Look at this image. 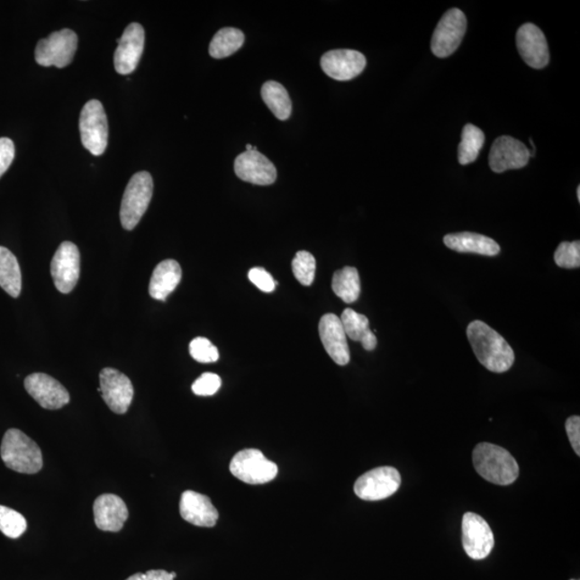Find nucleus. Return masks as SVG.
I'll use <instances>...</instances> for the list:
<instances>
[{"label": "nucleus", "instance_id": "obj_3", "mask_svg": "<svg viewBox=\"0 0 580 580\" xmlns=\"http://www.w3.org/2000/svg\"><path fill=\"white\" fill-rule=\"evenodd\" d=\"M0 455L5 466L14 472L36 474L43 466L41 449L19 429H9L5 433Z\"/></svg>", "mask_w": 580, "mask_h": 580}, {"label": "nucleus", "instance_id": "obj_36", "mask_svg": "<svg viewBox=\"0 0 580 580\" xmlns=\"http://www.w3.org/2000/svg\"><path fill=\"white\" fill-rule=\"evenodd\" d=\"M15 149L9 138H0V177L9 169L14 159Z\"/></svg>", "mask_w": 580, "mask_h": 580}, {"label": "nucleus", "instance_id": "obj_30", "mask_svg": "<svg viewBox=\"0 0 580 580\" xmlns=\"http://www.w3.org/2000/svg\"><path fill=\"white\" fill-rule=\"evenodd\" d=\"M340 320H341L347 337L353 340L355 342H360V340L365 336V333L367 331H370V322L367 320V317L357 313L353 309L344 310Z\"/></svg>", "mask_w": 580, "mask_h": 580}, {"label": "nucleus", "instance_id": "obj_18", "mask_svg": "<svg viewBox=\"0 0 580 580\" xmlns=\"http://www.w3.org/2000/svg\"><path fill=\"white\" fill-rule=\"evenodd\" d=\"M518 51L526 64L534 69H542L549 63L548 41L537 25L527 23L517 32Z\"/></svg>", "mask_w": 580, "mask_h": 580}, {"label": "nucleus", "instance_id": "obj_23", "mask_svg": "<svg viewBox=\"0 0 580 580\" xmlns=\"http://www.w3.org/2000/svg\"><path fill=\"white\" fill-rule=\"evenodd\" d=\"M182 269L174 259L161 261L150 277L149 293L155 300L166 301L180 284Z\"/></svg>", "mask_w": 580, "mask_h": 580}, {"label": "nucleus", "instance_id": "obj_7", "mask_svg": "<svg viewBox=\"0 0 580 580\" xmlns=\"http://www.w3.org/2000/svg\"><path fill=\"white\" fill-rule=\"evenodd\" d=\"M77 48V33L71 30H61L38 42L35 59L41 66L65 68L74 60Z\"/></svg>", "mask_w": 580, "mask_h": 580}, {"label": "nucleus", "instance_id": "obj_1", "mask_svg": "<svg viewBox=\"0 0 580 580\" xmlns=\"http://www.w3.org/2000/svg\"><path fill=\"white\" fill-rule=\"evenodd\" d=\"M467 336L474 354L487 370L494 373L509 371L515 361L514 350L494 329L482 321L467 326Z\"/></svg>", "mask_w": 580, "mask_h": 580}, {"label": "nucleus", "instance_id": "obj_26", "mask_svg": "<svg viewBox=\"0 0 580 580\" xmlns=\"http://www.w3.org/2000/svg\"><path fill=\"white\" fill-rule=\"evenodd\" d=\"M334 294L345 304H354L361 293V283L358 270L354 267H344L334 273L332 277Z\"/></svg>", "mask_w": 580, "mask_h": 580}, {"label": "nucleus", "instance_id": "obj_20", "mask_svg": "<svg viewBox=\"0 0 580 580\" xmlns=\"http://www.w3.org/2000/svg\"><path fill=\"white\" fill-rule=\"evenodd\" d=\"M95 523L98 529L105 532H119L128 520L125 502L115 494L99 495L94 502Z\"/></svg>", "mask_w": 580, "mask_h": 580}, {"label": "nucleus", "instance_id": "obj_19", "mask_svg": "<svg viewBox=\"0 0 580 580\" xmlns=\"http://www.w3.org/2000/svg\"><path fill=\"white\" fill-rule=\"evenodd\" d=\"M319 331L322 343L328 355L337 365L347 366L350 360V353L348 337L340 317L331 313L323 315Z\"/></svg>", "mask_w": 580, "mask_h": 580}, {"label": "nucleus", "instance_id": "obj_2", "mask_svg": "<svg viewBox=\"0 0 580 580\" xmlns=\"http://www.w3.org/2000/svg\"><path fill=\"white\" fill-rule=\"evenodd\" d=\"M472 458L479 476L500 486L514 483L520 476V467L514 457L498 445L478 444L473 450Z\"/></svg>", "mask_w": 580, "mask_h": 580}, {"label": "nucleus", "instance_id": "obj_35", "mask_svg": "<svg viewBox=\"0 0 580 580\" xmlns=\"http://www.w3.org/2000/svg\"><path fill=\"white\" fill-rule=\"evenodd\" d=\"M249 281L258 286L261 292L272 293L276 289L277 283L273 280L269 272H267L264 267H253L249 272Z\"/></svg>", "mask_w": 580, "mask_h": 580}, {"label": "nucleus", "instance_id": "obj_15", "mask_svg": "<svg viewBox=\"0 0 580 580\" xmlns=\"http://www.w3.org/2000/svg\"><path fill=\"white\" fill-rule=\"evenodd\" d=\"M145 33L140 24L131 23L122 33L114 53L117 74L130 75L135 71L144 50Z\"/></svg>", "mask_w": 580, "mask_h": 580}, {"label": "nucleus", "instance_id": "obj_10", "mask_svg": "<svg viewBox=\"0 0 580 580\" xmlns=\"http://www.w3.org/2000/svg\"><path fill=\"white\" fill-rule=\"evenodd\" d=\"M100 394L115 414H126L132 403L133 390L130 378L113 367H104L99 375Z\"/></svg>", "mask_w": 580, "mask_h": 580}, {"label": "nucleus", "instance_id": "obj_11", "mask_svg": "<svg viewBox=\"0 0 580 580\" xmlns=\"http://www.w3.org/2000/svg\"><path fill=\"white\" fill-rule=\"evenodd\" d=\"M81 271V258L77 245L65 241L59 245L51 262L55 287L61 294H69L77 286Z\"/></svg>", "mask_w": 580, "mask_h": 580}, {"label": "nucleus", "instance_id": "obj_24", "mask_svg": "<svg viewBox=\"0 0 580 580\" xmlns=\"http://www.w3.org/2000/svg\"><path fill=\"white\" fill-rule=\"evenodd\" d=\"M0 287L13 298L22 292V273L18 259L8 249L0 247Z\"/></svg>", "mask_w": 580, "mask_h": 580}, {"label": "nucleus", "instance_id": "obj_6", "mask_svg": "<svg viewBox=\"0 0 580 580\" xmlns=\"http://www.w3.org/2000/svg\"><path fill=\"white\" fill-rule=\"evenodd\" d=\"M230 470L239 481L249 485L269 483L278 472L275 462L267 460L260 450L255 449H243L234 455Z\"/></svg>", "mask_w": 580, "mask_h": 580}, {"label": "nucleus", "instance_id": "obj_37", "mask_svg": "<svg viewBox=\"0 0 580 580\" xmlns=\"http://www.w3.org/2000/svg\"><path fill=\"white\" fill-rule=\"evenodd\" d=\"M566 429L574 451L577 456H580V417L572 416L567 418Z\"/></svg>", "mask_w": 580, "mask_h": 580}, {"label": "nucleus", "instance_id": "obj_17", "mask_svg": "<svg viewBox=\"0 0 580 580\" xmlns=\"http://www.w3.org/2000/svg\"><path fill=\"white\" fill-rule=\"evenodd\" d=\"M234 172L240 180L260 186H271L277 176L275 165L258 150L240 154L234 160Z\"/></svg>", "mask_w": 580, "mask_h": 580}, {"label": "nucleus", "instance_id": "obj_8", "mask_svg": "<svg viewBox=\"0 0 580 580\" xmlns=\"http://www.w3.org/2000/svg\"><path fill=\"white\" fill-rule=\"evenodd\" d=\"M467 31V18L459 9H450L440 19L431 41V50L435 57H450L459 48Z\"/></svg>", "mask_w": 580, "mask_h": 580}, {"label": "nucleus", "instance_id": "obj_31", "mask_svg": "<svg viewBox=\"0 0 580 580\" xmlns=\"http://www.w3.org/2000/svg\"><path fill=\"white\" fill-rule=\"evenodd\" d=\"M294 276L304 286L312 285L314 282L316 272V260L314 256L305 250H300L293 260Z\"/></svg>", "mask_w": 580, "mask_h": 580}, {"label": "nucleus", "instance_id": "obj_9", "mask_svg": "<svg viewBox=\"0 0 580 580\" xmlns=\"http://www.w3.org/2000/svg\"><path fill=\"white\" fill-rule=\"evenodd\" d=\"M401 485V476L393 467L373 468L357 479L355 494L365 501H379L389 498Z\"/></svg>", "mask_w": 580, "mask_h": 580}, {"label": "nucleus", "instance_id": "obj_21", "mask_svg": "<svg viewBox=\"0 0 580 580\" xmlns=\"http://www.w3.org/2000/svg\"><path fill=\"white\" fill-rule=\"evenodd\" d=\"M180 512L184 521L197 527L212 528L219 520V512L208 496L192 490L183 493Z\"/></svg>", "mask_w": 580, "mask_h": 580}, {"label": "nucleus", "instance_id": "obj_14", "mask_svg": "<svg viewBox=\"0 0 580 580\" xmlns=\"http://www.w3.org/2000/svg\"><path fill=\"white\" fill-rule=\"evenodd\" d=\"M24 386L31 397L43 409L59 410L69 403L70 395L63 385L44 373H33L27 376Z\"/></svg>", "mask_w": 580, "mask_h": 580}, {"label": "nucleus", "instance_id": "obj_39", "mask_svg": "<svg viewBox=\"0 0 580 580\" xmlns=\"http://www.w3.org/2000/svg\"><path fill=\"white\" fill-rule=\"evenodd\" d=\"M360 342L362 347H364L367 351L375 350L377 347V339L371 329L365 333V336L361 338Z\"/></svg>", "mask_w": 580, "mask_h": 580}, {"label": "nucleus", "instance_id": "obj_12", "mask_svg": "<svg viewBox=\"0 0 580 580\" xmlns=\"http://www.w3.org/2000/svg\"><path fill=\"white\" fill-rule=\"evenodd\" d=\"M462 545L467 555L474 560H483L494 546L492 529L482 516L467 512L462 518Z\"/></svg>", "mask_w": 580, "mask_h": 580}, {"label": "nucleus", "instance_id": "obj_33", "mask_svg": "<svg viewBox=\"0 0 580 580\" xmlns=\"http://www.w3.org/2000/svg\"><path fill=\"white\" fill-rule=\"evenodd\" d=\"M189 353L200 364H212L220 358L219 349L208 339L196 338L189 344Z\"/></svg>", "mask_w": 580, "mask_h": 580}, {"label": "nucleus", "instance_id": "obj_28", "mask_svg": "<svg viewBox=\"0 0 580 580\" xmlns=\"http://www.w3.org/2000/svg\"><path fill=\"white\" fill-rule=\"evenodd\" d=\"M485 135L482 130L467 124L462 131L461 142L458 148V159L461 165L474 163L484 147Z\"/></svg>", "mask_w": 580, "mask_h": 580}, {"label": "nucleus", "instance_id": "obj_34", "mask_svg": "<svg viewBox=\"0 0 580 580\" xmlns=\"http://www.w3.org/2000/svg\"><path fill=\"white\" fill-rule=\"evenodd\" d=\"M222 386V379L214 373H204L202 376L196 379L193 384V393L202 397H209L219 392Z\"/></svg>", "mask_w": 580, "mask_h": 580}, {"label": "nucleus", "instance_id": "obj_4", "mask_svg": "<svg viewBox=\"0 0 580 580\" xmlns=\"http://www.w3.org/2000/svg\"><path fill=\"white\" fill-rule=\"evenodd\" d=\"M153 196V178L147 171L131 178L121 204V222L126 231L135 230L147 212Z\"/></svg>", "mask_w": 580, "mask_h": 580}, {"label": "nucleus", "instance_id": "obj_32", "mask_svg": "<svg viewBox=\"0 0 580 580\" xmlns=\"http://www.w3.org/2000/svg\"><path fill=\"white\" fill-rule=\"evenodd\" d=\"M557 267L565 269H576L580 267V242H562L554 256Z\"/></svg>", "mask_w": 580, "mask_h": 580}, {"label": "nucleus", "instance_id": "obj_40", "mask_svg": "<svg viewBox=\"0 0 580 580\" xmlns=\"http://www.w3.org/2000/svg\"><path fill=\"white\" fill-rule=\"evenodd\" d=\"M577 198L578 202H580V186L577 187Z\"/></svg>", "mask_w": 580, "mask_h": 580}, {"label": "nucleus", "instance_id": "obj_13", "mask_svg": "<svg viewBox=\"0 0 580 580\" xmlns=\"http://www.w3.org/2000/svg\"><path fill=\"white\" fill-rule=\"evenodd\" d=\"M531 155L521 141L510 136L495 139L489 154V166L496 174L526 167Z\"/></svg>", "mask_w": 580, "mask_h": 580}, {"label": "nucleus", "instance_id": "obj_27", "mask_svg": "<svg viewBox=\"0 0 580 580\" xmlns=\"http://www.w3.org/2000/svg\"><path fill=\"white\" fill-rule=\"evenodd\" d=\"M244 33L232 27H227L216 32L210 43L209 52L212 58L221 59L231 57L242 48Z\"/></svg>", "mask_w": 580, "mask_h": 580}, {"label": "nucleus", "instance_id": "obj_16", "mask_svg": "<svg viewBox=\"0 0 580 580\" xmlns=\"http://www.w3.org/2000/svg\"><path fill=\"white\" fill-rule=\"evenodd\" d=\"M365 55L355 50H333L322 55L321 66L328 77L337 81H349L365 70Z\"/></svg>", "mask_w": 580, "mask_h": 580}, {"label": "nucleus", "instance_id": "obj_29", "mask_svg": "<svg viewBox=\"0 0 580 580\" xmlns=\"http://www.w3.org/2000/svg\"><path fill=\"white\" fill-rule=\"evenodd\" d=\"M23 515L7 506L0 505V531L10 539H18L26 531Z\"/></svg>", "mask_w": 580, "mask_h": 580}, {"label": "nucleus", "instance_id": "obj_38", "mask_svg": "<svg viewBox=\"0 0 580 580\" xmlns=\"http://www.w3.org/2000/svg\"><path fill=\"white\" fill-rule=\"evenodd\" d=\"M177 577V573H168L164 570H150L147 573L133 574L126 580H174Z\"/></svg>", "mask_w": 580, "mask_h": 580}, {"label": "nucleus", "instance_id": "obj_25", "mask_svg": "<svg viewBox=\"0 0 580 580\" xmlns=\"http://www.w3.org/2000/svg\"><path fill=\"white\" fill-rule=\"evenodd\" d=\"M261 96L267 108L278 120L286 121L292 114L293 104L286 88L276 81H267L262 86Z\"/></svg>", "mask_w": 580, "mask_h": 580}, {"label": "nucleus", "instance_id": "obj_22", "mask_svg": "<svg viewBox=\"0 0 580 580\" xmlns=\"http://www.w3.org/2000/svg\"><path fill=\"white\" fill-rule=\"evenodd\" d=\"M444 244L455 252L490 256V258L501 252L500 245L494 239L474 232L448 234L444 237Z\"/></svg>", "mask_w": 580, "mask_h": 580}, {"label": "nucleus", "instance_id": "obj_5", "mask_svg": "<svg viewBox=\"0 0 580 580\" xmlns=\"http://www.w3.org/2000/svg\"><path fill=\"white\" fill-rule=\"evenodd\" d=\"M81 140L95 156L104 153L108 145L109 127L104 105L98 100H89L80 116Z\"/></svg>", "mask_w": 580, "mask_h": 580}]
</instances>
